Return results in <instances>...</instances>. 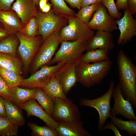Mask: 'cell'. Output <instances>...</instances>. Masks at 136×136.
I'll list each match as a JSON object with an SVG mask.
<instances>
[{"label":"cell","instance_id":"obj_9","mask_svg":"<svg viewBox=\"0 0 136 136\" xmlns=\"http://www.w3.org/2000/svg\"><path fill=\"white\" fill-rule=\"evenodd\" d=\"M35 17L38 24V35L41 36L43 40L60 30L68 23L67 18L56 14L52 9L48 12L38 11Z\"/></svg>","mask_w":136,"mask_h":136},{"label":"cell","instance_id":"obj_31","mask_svg":"<svg viewBox=\"0 0 136 136\" xmlns=\"http://www.w3.org/2000/svg\"><path fill=\"white\" fill-rule=\"evenodd\" d=\"M28 125L32 131V135L36 136H59L55 129L49 126H41L36 124L29 123Z\"/></svg>","mask_w":136,"mask_h":136},{"label":"cell","instance_id":"obj_15","mask_svg":"<svg viewBox=\"0 0 136 136\" xmlns=\"http://www.w3.org/2000/svg\"><path fill=\"white\" fill-rule=\"evenodd\" d=\"M25 110L27 116H34L43 121L49 127L55 129L58 124L41 106L35 99H31L20 107Z\"/></svg>","mask_w":136,"mask_h":136},{"label":"cell","instance_id":"obj_30","mask_svg":"<svg viewBox=\"0 0 136 136\" xmlns=\"http://www.w3.org/2000/svg\"><path fill=\"white\" fill-rule=\"evenodd\" d=\"M101 3L87 5L81 8L75 16L87 24L93 14L98 9Z\"/></svg>","mask_w":136,"mask_h":136},{"label":"cell","instance_id":"obj_3","mask_svg":"<svg viewBox=\"0 0 136 136\" xmlns=\"http://www.w3.org/2000/svg\"><path fill=\"white\" fill-rule=\"evenodd\" d=\"M60 30L54 32L43 40L30 65L29 71L31 74L43 66L48 65L50 62L62 41Z\"/></svg>","mask_w":136,"mask_h":136},{"label":"cell","instance_id":"obj_40","mask_svg":"<svg viewBox=\"0 0 136 136\" xmlns=\"http://www.w3.org/2000/svg\"><path fill=\"white\" fill-rule=\"evenodd\" d=\"M72 7L78 9L81 8V5L82 0H65Z\"/></svg>","mask_w":136,"mask_h":136},{"label":"cell","instance_id":"obj_42","mask_svg":"<svg viewBox=\"0 0 136 136\" xmlns=\"http://www.w3.org/2000/svg\"><path fill=\"white\" fill-rule=\"evenodd\" d=\"M102 0H82L81 5V8L84 6L101 3Z\"/></svg>","mask_w":136,"mask_h":136},{"label":"cell","instance_id":"obj_16","mask_svg":"<svg viewBox=\"0 0 136 136\" xmlns=\"http://www.w3.org/2000/svg\"><path fill=\"white\" fill-rule=\"evenodd\" d=\"M113 35L111 32L97 30L87 42L86 50L100 49L110 51L115 47Z\"/></svg>","mask_w":136,"mask_h":136},{"label":"cell","instance_id":"obj_18","mask_svg":"<svg viewBox=\"0 0 136 136\" xmlns=\"http://www.w3.org/2000/svg\"><path fill=\"white\" fill-rule=\"evenodd\" d=\"M0 22L3 25L4 28L10 34L19 32L22 26L20 18L12 10L9 11L0 10Z\"/></svg>","mask_w":136,"mask_h":136},{"label":"cell","instance_id":"obj_4","mask_svg":"<svg viewBox=\"0 0 136 136\" xmlns=\"http://www.w3.org/2000/svg\"><path fill=\"white\" fill-rule=\"evenodd\" d=\"M87 42L62 41L60 47L48 65L59 62L77 65L81 61L83 52L86 50Z\"/></svg>","mask_w":136,"mask_h":136},{"label":"cell","instance_id":"obj_2","mask_svg":"<svg viewBox=\"0 0 136 136\" xmlns=\"http://www.w3.org/2000/svg\"><path fill=\"white\" fill-rule=\"evenodd\" d=\"M111 61L88 63L80 61L76 66L77 82L88 88L100 83L111 70Z\"/></svg>","mask_w":136,"mask_h":136},{"label":"cell","instance_id":"obj_26","mask_svg":"<svg viewBox=\"0 0 136 136\" xmlns=\"http://www.w3.org/2000/svg\"><path fill=\"white\" fill-rule=\"evenodd\" d=\"M35 99L42 108L51 116L54 100L46 93L41 88H36Z\"/></svg>","mask_w":136,"mask_h":136},{"label":"cell","instance_id":"obj_1","mask_svg":"<svg viewBox=\"0 0 136 136\" xmlns=\"http://www.w3.org/2000/svg\"><path fill=\"white\" fill-rule=\"evenodd\" d=\"M119 83L122 94L136 108V66L123 50L117 58Z\"/></svg>","mask_w":136,"mask_h":136},{"label":"cell","instance_id":"obj_45","mask_svg":"<svg viewBox=\"0 0 136 136\" xmlns=\"http://www.w3.org/2000/svg\"><path fill=\"white\" fill-rule=\"evenodd\" d=\"M48 0H40L39 3V7L41 10L47 3Z\"/></svg>","mask_w":136,"mask_h":136},{"label":"cell","instance_id":"obj_33","mask_svg":"<svg viewBox=\"0 0 136 136\" xmlns=\"http://www.w3.org/2000/svg\"><path fill=\"white\" fill-rule=\"evenodd\" d=\"M39 26L35 18L33 17L23 25L19 32L30 38H34L38 34Z\"/></svg>","mask_w":136,"mask_h":136},{"label":"cell","instance_id":"obj_14","mask_svg":"<svg viewBox=\"0 0 136 136\" xmlns=\"http://www.w3.org/2000/svg\"><path fill=\"white\" fill-rule=\"evenodd\" d=\"M76 65L73 63H65L55 74V76L66 96L77 82L76 72Z\"/></svg>","mask_w":136,"mask_h":136},{"label":"cell","instance_id":"obj_21","mask_svg":"<svg viewBox=\"0 0 136 136\" xmlns=\"http://www.w3.org/2000/svg\"><path fill=\"white\" fill-rule=\"evenodd\" d=\"M6 117L14 125L18 127L25 124V120L21 108L10 101L4 99Z\"/></svg>","mask_w":136,"mask_h":136},{"label":"cell","instance_id":"obj_6","mask_svg":"<svg viewBox=\"0 0 136 136\" xmlns=\"http://www.w3.org/2000/svg\"><path fill=\"white\" fill-rule=\"evenodd\" d=\"M58 124L69 123L81 120L79 108L71 99L55 98L51 116Z\"/></svg>","mask_w":136,"mask_h":136},{"label":"cell","instance_id":"obj_10","mask_svg":"<svg viewBox=\"0 0 136 136\" xmlns=\"http://www.w3.org/2000/svg\"><path fill=\"white\" fill-rule=\"evenodd\" d=\"M65 63L64 62L61 61L55 65L43 66L29 77L24 79L19 86L27 88H43Z\"/></svg>","mask_w":136,"mask_h":136},{"label":"cell","instance_id":"obj_11","mask_svg":"<svg viewBox=\"0 0 136 136\" xmlns=\"http://www.w3.org/2000/svg\"><path fill=\"white\" fill-rule=\"evenodd\" d=\"M106 8L101 3L87 24L91 29L111 32L118 29L115 19L107 12Z\"/></svg>","mask_w":136,"mask_h":136},{"label":"cell","instance_id":"obj_20","mask_svg":"<svg viewBox=\"0 0 136 136\" xmlns=\"http://www.w3.org/2000/svg\"><path fill=\"white\" fill-rule=\"evenodd\" d=\"M36 90V88H24L19 86L12 88L10 101L20 107L30 100L35 99Z\"/></svg>","mask_w":136,"mask_h":136},{"label":"cell","instance_id":"obj_13","mask_svg":"<svg viewBox=\"0 0 136 136\" xmlns=\"http://www.w3.org/2000/svg\"><path fill=\"white\" fill-rule=\"evenodd\" d=\"M125 10L123 16L116 20L120 32L117 43L118 45L125 44L136 36V20L128 8Z\"/></svg>","mask_w":136,"mask_h":136},{"label":"cell","instance_id":"obj_5","mask_svg":"<svg viewBox=\"0 0 136 136\" xmlns=\"http://www.w3.org/2000/svg\"><path fill=\"white\" fill-rule=\"evenodd\" d=\"M114 84L113 81H111L107 91L98 97L92 99L82 98L80 99V104L81 106L92 107L97 111L99 116L98 123V131H101L106 120L111 116V101L115 88Z\"/></svg>","mask_w":136,"mask_h":136},{"label":"cell","instance_id":"obj_24","mask_svg":"<svg viewBox=\"0 0 136 136\" xmlns=\"http://www.w3.org/2000/svg\"><path fill=\"white\" fill-rule=\"evenodd\" d=\"M109 52L108 50L100 49L87 51L83 54L81 61L90 63L109 60H110Z\"/></svg>","mask_w":136,"mask_h":136},{"label":"cell","instance_id":"obj_19","mask_svg":"<svg viewBox=\"0 0 136 136\" xmlns=\"http://www.w3.org/2000/svg\"><path fill=\"white\" fill-rule=\"evenodd\" d=\"M59 136H90L91 134L83 127L82 120L69 123L58 124L55 129Z\"/></svg>","mask_w":136,"mask_h":136},{"label":"cell","instance_id":"obj_22","mask_svg":"<svg viewBox=\"0 0 136 136\" xmlns=\"http://www.w3.org/2000/svg\"><path fill=\"white\" fill-rule=\"evenodd\" d=\"M0 66L12 70L21 75L22 74L23 63L20 58L17 56L0 52Z\"/></svg>","mask_w":136,"mask_h":136},{"label":"cell","instance_id":"obj_8","mask_svg":"<svg viewBox=\"0 0 136 136\" xmlns=\"http://www.w3.org/2000/svg\"><path fill=\"white\" fill-rule=\"evenodd\" d=\"M15 34L19 41L17 52L22 61L23 71L25 74L28 72L43 40L41 36L39 35L34 38H30L21 34L19 32Z\"/></svg>","mask_w":136,"mask_h":136},{"label":"cell","instance_id":"obj_12","mask_svg":"<svg viewBox=\"0 0 136 136\" xmlns=\"http://www.w3.org/2000/svg\"><path fill=\"white\" fill-rule=\"evenodd\" d=\"M112 96L114 100L113 107L110 111L111 116L120 115L129 120L136 121V117L131 103L123 97L118 84L114 88Z\"/></svg>","mask_w":136,"mask_h":136},{"label":"cell","instance_id":"obj_23","mask_svg":"<svg viewBox=\"0 0 136 136\" xmlns=\"http://www.w3.org/2000/svg\"><path fill=\"white\" fill-rule=\"evenodd\" d=\"M19 44V40L16 34H11L0 42V52L17 56Z\"/></svg>","mask_w":136,"mask_h":136},{"label":"cell","instance_id":"obj_35","mask_svg":"<svg viewBox=\"0 0 136 136\" xmlns=\"http://www.w3.org/2000/svg\"><path fill=\"white\" fill-rule=\"evenodd\" d=\"M11 89L0 75V96L4 99L10 101Z\"/></svg>","mask_w":136,"mask_h":136},{"label":"cell","instance_id":"obj_27","mask_svg":"<svg viewBox=\"0 0 136 136\" xmlns=\"http://www.w3.org/2000/svg\"><path fill=\"white\" fill-rule=\"evenodd\" d=\"M0 75L11 88L19 86L24 79L21 75L14 71L0 66Z\"/></svg>","mask_w":136,"mask_h":136},{"label":"cell","instance_id":"obj_41","mask_svg":"<svg viewBox=\"0 0 136 136\" xmlns=\"http://www.w3.org/2000/svg\"><path fill=\"white\" fill-rule=\"evenodd\" d=\"M0 117H6L4 99L0 96Z\"/></svg>","mask_w":136,"mask_h":136},{"label":"cell","instance_id":"obj_47","mask_svg":"<svg viewBox=\"0 0 136 136\" xmlns=\"http://www.w3.org/2000/svg\"></svg>","mask_w":136,"mask_h":136},{"label":"cell","instance_id":"obj_38","mask_svg":"<svg viewBox=\"0 0 136 136\" xmlns=\"http://www.w3.org/2000/svg\"><path fill=\"white\" fill-rule=\"evenodd\" d=\"M128 8L132 16L136 14V0H128Z\"/></svg>","mask_w":136,"mask_h":136},{"label":"cell","instance_id":"obj_43","mask_svg":"<svg viewBox=\"0 0 136 136\" xmlns=\"http://www.w3.org/2000/svg\"><path fill=\"white\" fill-rule=\"evenodd\" d=\"M10 34L4 28L0 27V42Z\"/></svg>","mask_w":136,"mask_h":136},{"label":"cell","instance_id":"obj_29","mask_svg":"<svg viewBox=\"0 0 136 136\" xmlns=\"http://www.w3.org/2000/svg\"><path fill=\"white\" fill-rule=\"evenodd\" d=\"M53 10L56 14L67 19L75 16L76 13L66 5L64 0H50Z\"/></svg>","mask_w":136,"mask_h":136},{"label":"cell","instance_id":"obj_32","mask_svg":"<svg viewBox=\"0 0 136 136\" xmlns=\"http://www.w3.org/2000/svg\"><path fill=\"white\" fill-rule=\"evenodd\" d=\"M18 132V127L13 124L6 117H0V135L16 136Z\"/></svg>","mask_w":136,"mask_h":136},{"label":"cell","instance_id":"obj_28","mask_svg":"<svg viewBox=\"0 0 136 136\" xmlns=\"http://www.w3.org/2000/svg\"><path fill=\"white\" fill-rule=\"evenodd\" d=\"M110 118L118 129L126 131L130 136L136 134V120H129L126 121L121 118H118L116 116H111Z\"/></svg>","mask_w":136,"mask_h":136},{"label":"cell","instance_id":"obj_7","mask_svg":"<svg viewBox=\"0 0 136 136\" xmlns=\"http://www.w3.org/2000/svg\"><path fill=\"white\" fill-rule=\"evenodd\" d=\"M68 24L60 31L61 41H73L81 40L88 42L94 35L93 30L75 16L67 18Z\"/></svg>","mask_w":136,"mask_h":136},{"label":"cell","instance_id":"obj_25","mask_svg":"<svg viewBox=\"0 0 136 136\" xmlns=\"http://www.w3.org/2000/svg\"><path fill=\"white\" fill-rule=\"evenodd\" d=\"M43 90L53 100L55 98H64V94L61 85L55 76L53 77Z\"/></svg>","mask_w":136,"mask_h":136},{"label":"cell","instance_id":"obj_46","mask_svg":"<svg viewBox=\"0 0 136 136\" xmlns=\"http://www.w3.org/2000/svg\"><path fill=\"white\" fill-rule=\"evenodd\" d=\"M37 7H39V3L40 0H33Z\"/></svg>","mask_w":136,"mask_h":136},{"label":"cell","instance_id":"obj_34","mask_svg":"<svg viewBox=\"0 0 136 136\" xmlns=\"http://www.w3.org/2000/svg\"><path fill=\"white\" fill-rule=\"evenodd\" d=\"M102 5L107 8L109 14L113 18L118 20L122 17V14L118 9L114 0H102Z\"/></svg>","mask_w":136,"mask_h":136},{"label":"cell","instance_id":"obj_36","mask_svg":"<svg viewBox=\"0 0 136 136\" xmlns=\"http://www.w3.org/2000/svg\"><path fill=\"white\" fill-rule=\"evenodd\" d=\"M106 129H110L114 132L115 136H121L119 131L118 129L114 123L112 121L110 122H108L104 125L102 128L101 131Z\"/></svg>","mask_w":136,"mask_h":136},{"label":"cell","instance_id":"obj_39","mask_svg":"<svg viewBox=\"0 0 136 136\" xmlns=\"http://www.w3.org/2000/svg\"><path fill=\"white\" fill-rule=\"evenodd\" d=\"M127 1L128 0H117L115 4L118 9L125 10L128 8Z\"/></svg>","mask_w":136,"mask_h":136},{"label":"cell","instance_id":"obj_37","mask_svg":"<svg viewBox=\"0 0 136 136\" xmlns=\"http://www.w3.org/2000/svg\"><path fill=\"white\" fill-rule=\"evenodd\" d=\"M15 0H0V10L9 11L11 10L12 5Z\"/></svg>","mask_w":136,"mask_h":136},{"label":"cell","instance_id":"obj_17","mask_svg":"<svg viewBox=\"0 0 136 136\" xmlns=\"http://www.w3.org/2000/svg\"><path fill=\"white\" fill-rule=\"evenodd\" d=\"M11 10L20 18L22 26L35 17L38 11L33 0H16L12 6Z\"/></svg>","mask_w":136,"mask_h":136},{"label":"cell","instance_id":"obj_44","mask_svg":"<svg viewBox=\"0 0 136 136\" xmlns=\"http://www.w3.org/2000/svg\"><path fill=\"white\" fill-rule=\"evenodd\" d=\"M51 5L49 3H47L41 11L44 12H48L50 10Z\"/></svg>","mask_w":136,"mask_h":136}]
</instances>
